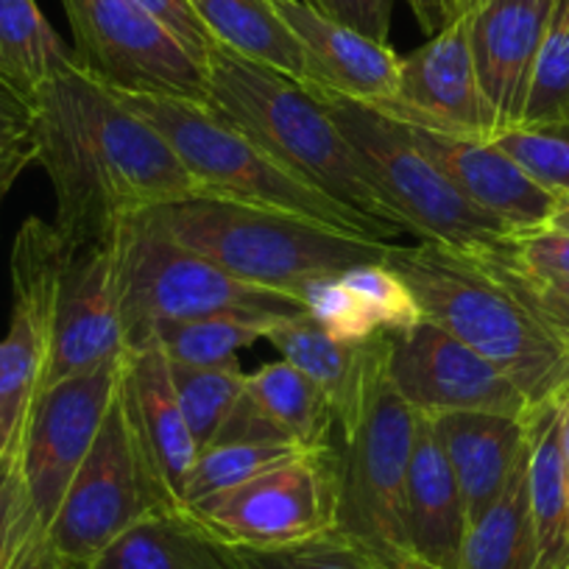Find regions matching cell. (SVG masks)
Wrapping results in <instances>:
<instances>
[{"instance_id":"obj_25","label":"cell","mask_w":569,"mask_h":569,"mask_svg":"<svg viewBox=\"0 0 569 569\" xmlns=\"http://www.w3.org/2000/svg\"><path fill=\"white\" fill-rule=\"evenodd\" d=\"M525 439L536 569H563L569 563V475L561 450L558 397L530 405L525 413Z\"/></svg>"},{"instance_id":"obj_9","label":"cell","mask_w":569,"mask_h":569,"mask_svg":"<svg viewBox=\"0 0 569 569\" xmlns=\"http://www.w3.org/2000/svg\"><path fill=\"white\" fill-rule=\"evenodd\" d=\"M168 508L182 506L154 472L131 430L123 402L114 397L48 528V556L70 569H87L126 530Z\"/></svg>"},{"instance_id":"obj_40","label":"cell","mask_w":569,"mask_h":569,"mask_svg":"<svg viewBox=\"0 0 569 569\" xmlns=\"http://www.w3.org/2000/svg\"><path fill=\"white\" fill-rule=\"evenodd\" d=\"M34 160V107L0 79V184L18 182Z\"/></svg>"},{"instance_id":"obj_3","label":"cell","mask_w":569,"mask_h":569,"mask_svg":"<svg viewBox=\"0 0 569 569\" xmlns=\"http://www.w3.org/2000/svg\"><path fill=\"white\" fill-rule=\"evenodd\" d=\"M207 103L262 151L355 212L408 232L377 190L369 168L305 81L212 46L204 64Z\"/></svg>"},{"instance_id":"obj_14","label":"cell","mask_w":569,"mask_h":569,"mask_svg":"<svg viewBox=\"0 0 569 569\" xmlns=\"http://www.w3.org/2000/svg\"><path fill=\"white\" fill-rule=\"evenodd\" d=\"M388 380L419 416L480 413L525 416L530 402L497 366L433 321L386 336Z\"/></svg>"},{"instance_id":"obj_32","label":"cell","mask_w":569,"mask_h":569,"mask_svg":"<svg viewBox=\"0 0 569 569\" xmlns=\"http://www.w3.org/2000/svg\"><path fill=\"white\" fill-rule=\"evenodd\" d=\"M302 447L293 441H218L204 447L196 458L182 491V508L218 495V491L234 489L279 463L291 461Z\"/></svg>"},{"instance_id":"obj_24","label":"cell","mask_w":569,"mask_h":569,"mask_svg":"<svg viewBox=\"0 0 569 569\" xmlns=\"http://www.w3.org/2000/svg\"><path fill=\"white\" fill-rule=\"evenodd\" d=\"M87 569H246V561L193 513L168 508L126 530Z\"/></svg>"},{"instance_id":"obj_7","label":"cell","mask_w":569,"mask_h":569,"mask_svg":"<svg viewBox=\"0 0 569 569\" xmlns=\"http://www.w3.org/2000/svg\"><path fill=\"white\" fill-rule=\"evenodd\" d=\"M118 293L126 349L142 347L166 321H190L212 313H308L299 299L240 282L199 251L131 218L114 232Z\"/></svg>"},{"instance_id":"obj_8","label":"cell","mask_w":569,"mask_h":569,"mask_svg":"<svg viewBox=\"0 0 569 569\" xmlns=\"http://www.w3.org/2000/svg\"><path fill=\"white\" fill-rule=\"evenodd\" d=\"M419 413L388 380L386 352L366 382L360 408L336 436L338 528L369 550H408L405 480Z\"/></svg>"},{"instance_id":"obj_46","label":"cell","mask_w":569,"mask_h":569,"mask_svg":"<svg viewBox=\"0 0 569 569\" xmlns=\"http://www.w3.org/2000/svg\"><path fill=\"white\" fill-rule=\"evenodd\" d=\"M558 410H561V450H563V463H567L569 475V388L558 397Z\"/></svg>"},{"instance_id":"obj_13","label":"cell","mask_w":569,"mask_h":569,"mask_svg":"<svg viewBox=\"0 0 569 569\" xmlns=\"http://www.w3.org/2000/svg\"><path fill=\"white\" fill-rule=\"evenodd\" d=\"M73 240L57 223L29 218L12 249V319L0 338V452L23 430L42 388L51 343L53 302Z\"/></svg>"},{"instance_id":"obj_20","label":"cell","mask_w":569,"mask_h":569,"mask_svg":"<svg viewBox=\"0 0 569 569\" xmlns=\"http://www.w3.org/2000/svg\"><path fill=\"white\" fill-rule=\"evenodd\" d=\"M118 397L142 452L173 500L182 506V491L199 458V445L179 408L171 366L162 349H157L154 343L126 349Z\"/></svg>"},{"instance_id":"obj_26","label":"cell","mask_w":569,"mask_h":569,"mask_svg":"<svg viewBox=\"0 0 569 569\" xmlns=\"http://www.w3.org/2000/svg\"><path fill=\"white\" fill-rule=\"evenodd\" d=\"M458 569H536V533L528 489V439L506 489L463 536Z\"/></svg>"},{"instance_id":"obj_51","label":"cell","mask_w":569,"mask_h":569,"mask_svg":"<svg viewBox=\"0 0 569 569\" xmlns=\"http://www.w3.org/2000/svg\"><path fill=\"white\" fill-rule=\"evenodd\" d=\"M563 569H569V563H567V567H563Z\"/></svg>"},{"instance_id":"obj_36","label":"cell","mask_w":569,"mask_h":569,"mask_svg":"<svg viewBox=\"0 0 569 569\" xmlns=\"http://www.w3.org/2000/svg\"><path fill=\"white\" fill-rule=\"evenodd\" d=\"M349 291L358 297L366 313L371 316L382 336L410 330L421 321L419 302L402 277L388 262H369V266L349 268L341 273Z\"/></svg>"},{"instance_id":"obj_34","label":"cell","mask_w":569,"mask_h":569,"mask_svg":"<svg viewBox=\"0 0 569 569\" xmlns=\"http://www.w3.org/2000/svg\"><path fill=\"white\" fill-rule=\"evenodd\" d=\"M20 433L9 450L0 452V569H48L57 561L48 556L26 517L18 472Z\"/></svg>"},{"instance_id":"obj_18","label":"cell","mask_w":569,"mask_h":569,"mask_svg":"<svg viewBox=\"0 0 569 569\" xmlns=\"http://www.w3.org/2000/svg\"><path fill=\"white\" fill-rule=\"evenodd\" d=\"M416 149L433 162L475 207L489 212L511 234L547 227L556 196L528 177L495 140L445 134L408 126Z\"/></svg>"},{"instance_id":"obj_33","label":"cell","mask_w":569,"mask_h":569,"mask_svg":"<svg viewBox=\"0 0 569 569\" xmlns=\"http://www.w3.org/2000/svg\"><path fill=\"white\" fill-rule=\"evenodd\" d=\"M519 126H569V0H556Z\"/></svg>"},{"instance_id":"obj_21","label":"cell","mask_w":569,"mask_h":569,"mask_svg":"<svg viewBox=\"0 0 569 569\" xmlns=\"http://www.w3.org/2000/svg\"><path fill=\"white\" fill-rule=\"evenodd\" d=\"M461 491L467 528L500 497L525 452V416L441 413L430 419Z\"/></svg>"},{"instance_id":"obj_16","label":"cell","mask_w":569,"mask_h":569,"mask_svg":"<svg viewBox=\"0 0 569 569\" xmlns=\"http://www.w3.org/2000/svg\"><path fill=\"white\" fill-rule=\"evenodd\" d=\"M369 107L399 123L491 140L495 123L475 76L467 14L430 37L413 53L399 57L397 96Z\"/></svg>"},{"instance_id":"obj_10","label":"cell","mask_w":569,"mask_h":569,"mask_svg":"<svg viewBox=\"0 0 569 569\" xmlns=\"http://www.w3.org/2000/svg\"><path fill=\"white\" fill-rule=\"evenodd\" d=\"M184 511L240 550H279L330 533L338 528L336 447L299 452Z\"/></svg>"},{"instance_id":"obj_5","label":"cell","mask_w":569,"mask_h":569,"mask_svg":"<svg viewBox=\"0 0 569 569\" xmlns=\"http://www.w3.org/2000/svg\"><path fill=\"white\" fill-rule=\"evenodd\" d=\"M114 96L137 118L166 137L184 171L199 184L201 196L288 212L338 232L386 240V243L402 234L388 223L360 216L352 207L341 204L288 171L207 101L123 90H114Z\"/></svg>"},{"instance_id":"obj_29","label":"cell","mask_w":569,"mask_h":569,"mask_svg":"<svg viewBox=\"0 0 569 569\" xmlns=\"http://www.w3.org/2000/svg\"><path fill=\"white\" fill-rule=\"evenodd\" d=\"M288 316L273 313H212L190 321H166L151 330L149 341L162 349L168 360L182 366H229L238 363V352L251 343L266 341L268 332Z\"/></svg>"},{"instance_id":"obj_35","label":"cell","mask_w":569,"mask_h":569,"mask_svg":"<svg viewBox=\"0 0 569 569\" xmlns=\"http://www.w3.org/2000/svg\"><path fill=\"white\" fill-rule=\"evenodd\" d=\"M491 140L547 193L569 196V126H513Z\"/></svg>"},{"instance_id":"obj_11","label":"cell","mask_w":569,"mask_h":569,"mask_svg":"<svg viewBox=\"0 0 569 569\" xmlns=\"http://www.w3.org/2000/svg\"><path fill=\"white\" fill-rule=\"evenodd\" d=\"M120 363L123 358L87 375L53 382L37 393L26 416L18 447V472L26 517L42 545L107 419V410L118 397Z\"/></svg>"},{"instance_id":"obj_44","label":"cell","mask_w":569,"mask_h":569,"mask_svg":"<svg viewBox=\"0 0 569 569\" xmlns=\"http://www.w3.org/2000/svg\"><path fill=\"white\" fill-rule=\"evenodd\" d=\"M408 3L427 37L439 34L447 26L456 23L461 14H467L463 12V0H408Z\"/></svg>"},{"instance_id":"obj_2","label":"cell","mask_w":569,"mask_h":569,"mask_svg":"<svg viewBox=\"0 0 569 569\" xmlns=\"http://www.w3.org/2000/svg\"><path fill=\"white\" fill-rule=\"evenodd\" d=\"M388 266L408 282L421 319L433 321L502 371L530 405L569 388V343L483 266L441 243L391 246Z\"/></svg>"},{"instance_id":"obj_15","label":"cell","mask_w":569,"mask_h":569,"mask_svg":"<svg viewBox=\"0 0 569 569\" xmlns=\"http://www.w3.org/2000/svg\"><path fill=\"white\" fill-rule=\"evenodd\" d=\"M126 355L118 293V240L73 243L59 277L42 388Z\"/></svg>"},{"instance_id":"obj_27","label":"cell","mask_w":569,"mask_h":569,"mask_svg":"<svg viewBox=\"0 0 569 569\" xmlns=\"http://www.w3.org/2000/svg\"><path fill=\"white\" fill-rule=\"evenodd\" d=\"M190 7L218 46L291 79L308 81L302 48L273 12L271 0H190Z\"/></svg>"},{"instance_id":"obj_6","label":"cell","mask_w":569,"mask_h":569,"mask_svg":"<svg viewBox=\"0 0 569 569\" xmlns=\"http://www.w3.org/2000/svg\"><path fill=\"white\" fill-rule=\"evenodd\" d=\"M325 103L330 118L349 140L363 166L369 168L377 190L391 204L408 232L425 243L480 254L508 238V229L497 218L475 207L433 162L427 160L408 129L369 103L308 84Z\"/></svg>"},{"instance_id":"obj_31","label":"cell","mask_w":569,"mask_h":569,"mask_svg":"<svg viewBox=\"0 0 569 569\" xmlns=\"http://www.w3.org/2000/svg\"><path fill=\"white\" fill-rule=\"evenodd\" d=\"M177 388L179 408L193 433L199 452L218 439L221 427L246 393V375L240 363L182 366L168 360Z\"/></svg>"},{"instance_id":"obj_22","label":"cell","mask_w":569,"mask_h":569,"mask_svg":"<svg viewBox=\"0 0 569 569\" xmlns=\"http://www.w3.org/2000/svg\"><path fill=\"white\" fill-rule=\"evenodd\" d=\"M405 530L408 550L439 567L458 569L467 513L450 461L439 445L433 425L419 416L408 480H405Z\"/></svg>"},{"instance_id":"obj_23","label":"cell","mask_w":569,"mask_h":569,"mask_svg":"<svg viewBox=\"0 0 569 569\" xmlns=\"http://www.w3.org/2000/svg\"><path fill=\"white\" fill-rule=\"evenodd\" d=\"M266 341L282 355V360L305 371L325 391L336 413L338 433L352 421L366 382L386 352V336L371 341H343L316 325L308 313L282 319L268 332Z\"/></svg>"},{"instance_id":"obj_42","label":"cell","mask_w":569,"mask_h":569,"mask_svg":"<svg viewBox=\"0 0 569 569\" xmlns=\"http://www.w3.org/2000/svg\"><path fill=\"white\" fill-rule=\"evenodd\" d=\"M142 12L149 14L196 64L204 68L207 57H210L216 40L210 37V31L204 29V23L199 20L196 9L190 7V0H134Z\"/></svg>"},{"instance_id":"obj_41","label":"cell","mask_w":569,"mask_h":569,"mask_svg":"<svg viewBox=\"0 0 569 569\" xmlns=\"http://www.w3.org/2000/svg\"><path fill=\"white\" fill-rule=\"evenodd\" d=\"M497 249L528 271L569 277V232H561V229L541 227L508 234Z\"/></svg>"},{"instance_id":"obj_30","label":"cell","mask_w":569,"mask_h":569,"mask_svg":"<svg viewBox=\"0 0 569 569\" xmlns=\"http://www.w3.org/2000/svg\"><path fill=\"white\" fill-rule=\"evenodd\" d=\"M68 53L37 0H0V79L31 101Z\"/></svg>"},{"instance_id":"obj_47","label":"cell","mask_w":569,"mask_h":569,"mask_svg":"<svg viewBox=\"0 0 569 569\" xmlns=\"http://www.w3.org/2000/svg\"><path fill=\"white\" fill-rule=\"evenodd\" d=\"M547 227L561 229V232H569V196H563V199L556 201V207H552V216H550V221H547Z\"/></svg>"},{"instance_id":"obj_43","label":"cell","mask_w":569,"mask_h":569,"mask_svg":"<svg viewBox=\"0 0 569 569\" xmlns=\"http://www.w3.org/2000/svg\"><path fill=\"white\" fill-rule=\"evenodd\" d=\"M316 12L336 23L349 26L377 42H388L391 31V0H305Z\"/></svg>"},{"instance_id":"obj_38","label":"cell","mask_w":569,"mask_h":569,"mask_svg":"<svg viewBox=\"0 0 569 569\" xmlns=\"http://www.w3.org/2000/svg\"><path fill=\"white\" fill-rule=\"evenodd\" d=\"M478 257L500 282H506L522 299L530 313L539 316L556 336H561L569 343V277L528 271V268L508 260L497 246L489 251H480Z\"/></svg>"},{"instance_id":"obj_50","label":"cell","mask_w":569,"mask_h":569,"mask_svg":"<svg viewBox=\"0 0 569 569\" xmlns=\"http://www.w3.org/2000/svg\"><path fill=\"white\" fill-rule=\"evenodd\" d=\"M48 569H70V567H64V563H53V567H48Z\"/></svg>"},{"instance_id":"obj_12","label":"cell","mask_w":569,"mask_h":569,"mask_svg":"<svg viewBox=\"0 0 569 569\" xmlns=\"http://www.w3.org/2000/svg\"><path fill=\"white\" fill-rule=\"evenodd\" d=\"M73 34V59L101 84L123 92L207 101V76L134 0H59Z\"/></svg>"},{"instance_id":"obj_17","label":"cell","mask_w":569,"mask_h":569,"mask_svg":"<svg viewBox=\"0 0 569 569\" xmlns=\"http://www.w3.org/2000/svg\"><path fill=\"white\" fill-rule=\"evenodd\" d=\"M556 0H480L469 18V51L495 134L522 123L536 57Z\"/></svg>"},{"instance_id":"obj_39","label":"cell","mask_w":569,"mask_h":569,"mask_svg":"<svg viewBox=\"0 0 569 569\" xmlns=\"http://www.w3.org/2000/svg\"><path fill=\"white\" fill-rule=\"evenodd\" d=\"M299 302L305 305L316 325H321L330 336L343 338V341H371V338L382 336L380 327L371 321L363 305L358 302V297L347 288L341 273L319 277L305 284L299 291Z\"/></svg>"},{"instance_id":"obj_1","label":"cell","mask_w":569,"mask_h":569,"mask_svg":"<svg viewBox=\"0 0 569 569\" xmlns=\"http://www.w3.org/2000/svg\"><path fill=\"white\" fill-rule=\"evenodd\" d=\"M34 151L57 199V229L73 243L112 238L151 207L201 196L166 137L114 90L87 73L73 51L31 98Z\"/></svg>"},{"instance_id":"obj_19","label":"cell","mask_w":569,"mask_h":569,"mask_svg":"<svg viewBox=\"0 0 569 569\" xmlns=\"http://www.w3.org/2000/svg\"><path fill=\"white\" fill-rule=\"evenodd\" d=\"M271 7L302 48L308 64L305 84L327 87L360 103L397 96L399 57L388 42L336 23L305 0H271Z\"/></svg>"},{"instance_id":"obj_45","label":"cell","mask_w":569,"mask_h":569,"mask_svg":"<svg viewBox=\"0 0 569 569\" xmlns=\"http://www.w3.org/2000/svg\"><path fill=\"white\" fill-rule=\"evenodd\" d=\"M366 550H369V547H366ZM369 552L386 569H447V567H439V563L425 561V558H419L410 550H369Z\"/></svg>"},{"instance_id":"obj_37","label":"cell","mask_w":569,"mask_h":569,"mask_svg":"<svg viewBox=\"0 0 569 569\" xmlns=\"http://www.w3.org/2000/svg\"><path fill=\"white\" fill-rule=\"evenodd\" d=\"M240 556L246 569H386L363 545L341 530L279 550H240Z\"/></svg>"},{"instance_id":"obj_4","label":"cell","mask_w":569,"mask_h":569,"mask_svg":"<svg viewBox=\"0 0 569 569\" xmlns=\"http://www.w3.org/2000/svg\"><path fill=\"white\" fill-rule=\"evenodd\" d=\"M137 218L177 243L199 251L240 282L288 293L293 299H299L305 284L319 277L386 262L393 246L216 196L168 201Z\"/></svg>"},{"instance_id":"obj_48","label":"cell","mask_w":569,"mask_h":569,"mask_svg":"<svg viewBox=\"0 0 569 569\" xmlns=\"http://www.w3.org/2000/svg\"><path fill=\"white\" fill-rule=\"evenodd\" d=\"M14 184H0V207H3V201H7V196H9V190H12Z\"/></svg>"},{"instance_id":"obj_28","label":"cell","mask_w":569,"mask_h":569,"mask_svg":"<svg viewBox=\"0 0 569 569\" xmlns=\"http://www.w3.org/2000/svg\"><path fill=\"white\" fill-rule=\"evenodd\" d=\"M246 391L273 421L302 450H325L336 445L338 425L330 399L305 371L288 360L266 363L246 375Z\"/></svg>"},{"instance_id":"obj_49","label":"cell","mask_w":569,"mask_h":569,"mask_svg":"<svg viewBox=\"0 0 569 569\" xmlns=\"http://www.w3.org/2000/svg\"><path fill=\"white\" fill-rule=\"evenodd\" d=\"M480 0H463V12H472L475 7H478Z\"/></svg>"}]
</instances>
